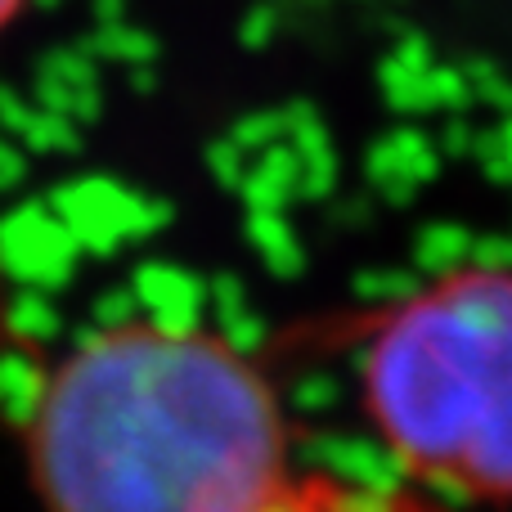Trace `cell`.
<instances>
[{
    "mask_svg": "<svg viewBox=\"0 0 512 512\" xmlns=\"http://www.w3.org/2000/svg\"><path fill=\"white\" fill-rule=\"evenodd\" d=\"M41 512H265L292 486L270 373L221 333L122 319L45 364L23 414Z\"/></svg>",
    "mask_w": 512,
    "mask_h": 512,
    "instance_id": "6da1fadb",
    "label": "cell"
},
{
    "mask_svg": "<svg viewBox=\"0 0 512 512\" xmlns=\"http://www.w3.org/2000/svg\"><path fill=\"white\" fill-rule=\"evenodd\" d=\"M360 405L409 486L512 504V265H468L373 324Z\"/></svg>",
    "mask_w": 512,
    "mask_h": 512,
    "instance_id": "7a4b0ae2",
    "label": "cell"
},
{
    "mask_svg": "<svg viewBox=\"0 0 512 512\" xmlns=\"http://www.w3.org/2000/svg\"><path fill=\"white\" fill-rule=\"evenodd\" d=\"M265 512H450V504L418 486H373L333 472H297Z\"/></svg>",
    "mask_w": 512,
    "mask_h": 512,
    "instance_id": "3957f363",
    "label": "cell"
},
{
    "mask_svg": "<svg viewBox=\"0 0 512 512\" xmlns=\"http://www.w3.org/2000/svg\"><path fill=\"white\" fill-rule=\"evenodd\" d=\"M27 9H32V0H0V41H5V36L23 23Z\"/></svg>",
    "mask_w": 512,
    "mask_h": 512,
    "instance_id": "277c9868",
    "label": "cell"
}]
</instances>
